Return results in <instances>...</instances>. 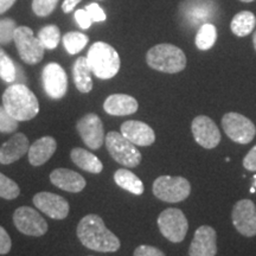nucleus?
I'll return each instance as SVG.
<instances>
[{
    "mask_svg": "<svg viewBox=\"0 0 256 256\" xmlns=\"http://www.w3.org/2000/svg\"><path fill=\"white\" fill-rule=\"evenodd\" d=\"M254 192H255V188H250V194H254Z\"/></svg>",
    "mask_w": 256,
    "mask_h": 256,
    "instance_id": "obj_45",
    "label": "nucleus"
},
{
    "mask_svg": "<svg viewBox=\"0 0 256 256\" xmlns=\"http://www.w3.org/2000/svg\"><path fill=\"white\" fill-rule=\"evenodd\" d=\"M2 106L17 121L32 120L40 113L36 95L24 83H16L6 89L2 94Z\"/></svg>",
    "mask_w": 256,
    "mask_h": 256,
    "instance_id": "obj_2",
    "label": "nucleus"
},
{
    "mask_svg": "<svg viewBox=\"0 0 256 256\" xmlns=\"http://www.w3.org/2000/svg\"><path fill=\"white\" fill-rule=\"evenodd\" d=\"M147 64L162 72H180L186 66V57L183 50L172 44H158L148 50Z\"/></svg>",
    "mask_w": 256,
    "mask_h": 256,
    "instance_id": "obj_4",
    "label": "nucleus"
},
{
    "mask_svg": "<svg viewBox=\"0 0 256 256\" xmlns=\"http://www.w3.org/2000/svg\"><path fill=\"white\" fill-rule=\"evenodd\" d=\"M252 42H254V46H255V50H256V32L254 34V37H252Z\"/></svg>",
    "mask_w": 256,
    "mask_h": 256,
    "instance_id": "obj_42",
    "label": "nucleus"
},
{
    "mask_svg": "<svg viewBox=\"0 0 256 256\" xmlns=\"http://www.w3.org/2000/svg\"><path fill=\"white\" fill-rule=\"evenodd\" d=\"M217 40V30L215 25L206 23L200 28L196 36V46L200 50H209L215 46Z\"/></svg>",
    "mask_w": 256,
    "mask_h": 256,
    "instance_id": "obj_27",
    "label": "nucleus"
},
{
    "mask_svg": "<svg viewBox=\"0 0 256 256\" xmlns=\"http://www.w3.org/2000/svg\"><path fill=\"white\" fill-rule=\"evenodd\" d=\"M121 134L138 146H150L156 142L154 130L142 121L128 120L121 124Z\"/></svg>",
    "mask_w": 256,
    "mask_h": 256,
    "instance_id": "obj_17",
    "label": "nucleus"
},
{
    "mask_svg": "<svg viewBox=\"0 0 256 256\" xmlns=\"http://www.w3.org/2000/svg\"><path fill=\"white\" fill-rule=\"evenodd\" d=\"M16 28L17 25L14 19H0V44H8L14 40Z\"/></svg>",
    "mask_w": 256,
    "mask_h": 256,
    "instance_id": "obj_32",
    "label": "nucleus"
},
{
    "mask_svg": "<svg viewBox=\"0 0 256 256\" xmlns=\"http://www.w3.org/2000/svg\"><path fill=\"white\" fill-rule=\"evenodd\" d=\"M58 0H34L32 10L40 17H46L56 8Z\"/></svg>",
    "mask_w": 256,
    "mask_h": 256,
    "instance_id": "obj_34",
    "label": "nucleus"
},
{
    "mask_svg": "<svg viewBox=\"0 0 256 256\" xmlns=\"http://www.w3.org/2000/svg\"><path fill=\"white\" fill-rule=\"evenodd\" d=\"M70 158H72L74 164H76L80 168L84 170L89 174H98L104 170L101 160L84 148H80V147L72 148L70 152Z\"/></svg>",
    "mask_w": 256,
    "mask_h": 256,
    "instance_id": "obj_23",
    "label": "nucleus"
},
{
    "mask_svg": "<svg viewBox=\"0 0 256 256\" xmlns=\"http://www.w3.org/2000/svg\"><path fill=\"white\" fill-rule=\"evenodd\" d=\"M76 130L82 142L90 150H98L104 145V130L100 118L94 113H89L78 121Z\"/></svg>",
    "mask_w": 256,
    "mask_h": 256,
    "instance_id": "obj_11",
    "label": "nucleus"
},
{
    "mask_svg": "<svg viewBox=\"0 0 256 256\" xmlns=\"http://www.w3.org/2000/svg\"><path fill=\"white\" fill-rule=\"evenodd\" d=\"M38 38L42 42L46 49L52 50L57 48L60 40V28L56 25H48L44 26L38 34Z\"/></svg>",
    "mask_w": 256,
    "mask_h": 256,
    "instance_id": "obj_30",
    "label": "nucleus"
},
{
    "mask_svg": "<svg viewBox=\"0 0 256 256\" xmlns=\"http://www.w3.org/2000/svg\"><path fill=\"white\" fill-rule=\"evenodd\" d=\"M19 194H20V188L18 184L0 172V197L11 200L17 198Z\"/></svg>",
    "mask_w": 256,
    "mask_h": 256,
    "instance_id": "obj_31",
    "label": "nucleus"
},
{
    "mask_svg": "<svg viewBox=\"0 0 256 256\" xmlns=\"http://www.w3.org/2000/svg\"><path fill=\"white\" fill-rule=\"evenodd\" d=\"M241 2H254V0H241Z\"/></svg>",
    "mask_w": 256,
    "mask_h": 256,
    "instance_id": "obj_43",
    "label": "nucleus"
},
{
    "mask_svg": "<svg viewBox=\"0 0 256 256\" xmlns=\"http://www.w3.org/2000/svg\"><path fill=\"white\" fill-rule=\"evenodd\" d=\"M217 254V234L209 226H202L194 232L188 249L190 256H215Z\"/></svg>",
    "mask_w": 256,
    "mask_h": 256,
    "instance_id": "obj_16",
    "label": "nucleus"
},
{
    "mask_svg": "<svg viewBox=\"0 0 256 256\" xmlns=\"http://www.w3.org/2000/svg\"><path fill=\"white\" fill-rule=\"evenodd\" d=\"M30 144L24 133H17L0 147V164L10 165L28 152Z\"/></svg>",
    "mask_w": 256,
    "mask_h": 256,
    "instance_id": "obj_18",
    "label": "nucleus"
},
{
    "mask_svg": "<svg viewBox=\"0 0 256 256\" xmlns=\"http://www.w3.org/2000/svg\"><path fill=\"white\" fill-rule=\"evenodd\" d=\"M255 14L249 11H242L232 18L230 28H232L234 34H236L238 37H246L249 34H252V30L255 28Z\"/></svg>",
    "mask_w": 256,
    "mask_h": 256,
    "instance_id": "obj_26",
    "label": "nucleus"
},
{
    "mask_svg": "<svg viewBox=\"0 0 256 256\" xmlns=\"http://www.w3.org/2000/svg\"><path fill=\"white\" fill-rule=\"evenodd\" d=\"M254 179H255V182H254V184H252V188H256V176L254 177Z\"/></svg>",
    "mask_w": 256,
    "mask_h": 256,
    "instance_id": "obj_44",
    "label": "nucleus"
},
{
    "mask_svg": "<svg viewBox=\"0 0 256 256\" xmlns=\"http://www.w3.org/2000/svg\"><path fill=\"white\" fill-rule=\"evenodd\" d=\"M104 142L112 158L119 164L126 168H136L142 162V153L121 133L110 132L106 136Z\"/></svg>",
    "mask_w": 256,
    "mask_h": 256,
    "instance_id": "obj_5",
    "label": "nucleus"
},
{
    "mask_svg": "<svg viewBox=\"0 0 256 256\" xmlns=\"http://www.w3.org/2000/svg\"><path fill=\"white\" fill-rule=\"evenodd\" d=\"M191 192V185L183 177L162 176L153 183V194L160 200L168 203H179L186 200Z\"/></svg>",
    "mask_w": 256,
    "mask_h": 256,
    "instance_id": "obj_6",
    "label": "nucleus"
},
{
    "mask_svg": "<svg viewBox=\"0 0 256 256\" xmlns=\"http://www.w3.org/2000/svg\"><path fill=\"white\" fill-rule=\"evenodd\" d=\"M182 11L188 22L194 25L209 23L216 11V6L211 0H188L182 5Z\"/></svg>",
    "mask_w": 256,
    "mask_h": 256,
    "instance_id": "obj_19",
    "label": "nucleus"
},
{
    "mask_svg": "<svg viewBox=\"0 0 256 256\" xmlns=\"http://www.w3.org/2000/svg\"><path fill=\"white\" fill-rule=\"evenodd\" d=\"M14 226L24 235L40 238L48 232L46 220L30 206H20L14 214Z\"/></svg>",
    "mask_w": 256,
    "mask_h": 256,
    "instance_id": "obj_10",
    "label": "nucleus"
},
{
    "mask_svg": "<svg viewBox=\"0 0 256 256\" xmlns=\"http://www.w3.org/2000/svg\"><path fill=\"white\" fill-rule=\"evenodd\" d=\"M158 226L162 236L174 243L183 241L188 230V223L184 212L176 208H170L160 214Z\"/></svg>",
    "mask_w": 256,
    "mask_h": 256,
    "instance_id": "obj_8",
    "label": "nucleus"
},
{
    "mask_svg": "<svg viewBox=\"0 0 256 256\" xmlns=\"http://www.w3.org/2000/svg\"><path fill=\"white\" fill-rule=\"evenodd\" d=\"M86 11L88 12L89 17L92 18V22L95 23H98V22H104L106 20V14L104 11L100 8V5L96 4V2H92V4H89L86 6Z\"/></svg>",
    "mask_w": 256,
    "mask_h": 256,
    "instance_id": "obj_35",
    "label": "nucleus"
},
{
    "mask_svg": "<svg viewBox=\"0 0 256 256\" xmlns=\"http://www.w3.org/2000/svg\"><path fill=\"white\" fill-rule=\"evenodd\" d=\"M74 18H75L76 23L80 25V28H84V30H87V28H90L92 24V18L89 17L88 12L86 11V8L78 10V11L75 12V16H74Z\"/></svg>",
    "mask_w": 256,
    "mask_h": 256,
    "instance_id": "obj_36",
    "label": "nucleus"
},
{
    "mask_svg": "<svg viewBox=\"0 0 256 256\" xmlns=\"http://www.w3.org/2000/svg\"><path fill=\"white\" fill-rule=\"evenodd\" d=\"M87 60L92 72L101 80L113 78L120 70L118 51L104 42H96L88 51Z\"/></svg>",
    "mask_w": 256,
    "mask_h": 256,
    "instance_id": "obj_3",
    "label": "nucleus"
},
{
    "mask_svg": "<svg viewBox=\"0 0 256 256\" xmlns=\"http://www.w3.org/2000/svg\"><path fill=\"white\" fill-rule=\"evenodd\" d=\"M34 204L38 210L54 220H64L69 214L68 200L52 192H38L34 197Z\"/></svg>",
    "mask_w": 256,
    "mask_h": 256,
    "instance_id": "obj_15",
    "label": "nucleus"
},
{
    "mask_svg": "<svg viewBox=\"0 0 256 256\" xmlns=\"http://www.w3.org/2000/svg\"><path fill=\"white\" fill-rule=\"evenodd\" d=\"M12 248V241L8 232L0 226V255L8 254Z\"/></svg>",
    "mask_w": 256,
    "mask_h": 256,
    "instance_id": "obj_37",
    "label": "nucleus"
},
{
    "mask_svg": "<svg viewBox=\"0 0 256 256\" xmlns=\"http://www.w3.org/2000/svg\"><path fill=\"white\" fill-rule=\"evenodd\" d=\"M57 142L52 136H43L34 142L28 148V162L32 166H42L56 152Z\"/></svg>",
    "mask_w": 256,
    "mask_h": 256,
    "instance_id": "obj_22",
    "label": "nucleus"
},
{
    "mask_svg": "<svg viewBox=\"0 0 256 256\" xmlns=\"http://www.w3.org/2000/svg\"><path fill=\"white\" fill-rule=\"evenodd\" d=\"M88 40L89 38L87 34H81V32H68L63 37L64 48L70 55H75L83 50V48L88 44Z\"/></svg>",
    "mask_w": 256,
    "mask_h": 256,
    "instance_id": "obj_28",
    "label": "nucleus"
},
{
    "mask_svg": "<svg viewBox=\"0 0 256 256\" xmlns=\"http://www.w3.org/2000/svg\"><path fill=\"white\" fill-rule=\"evenodd\" d=\"M17 69L11 57L0 48V78L8 83L14 82L17 78Z\"/></svg>",
    "mask_w": 256,
    "mask_h": 256,
    "instance_id": "obj_29",
    "label": "nucleus"
},
{
    "mask_svg": "<svg viewBox=\"0 0 256 256\" xmlns=\"http://www.w3.org/2000/svg\"><path fill=\"white\" fill-rule=\"evenodd\" d=\"M138 101L133 96L126 94H113L106 98L104 110L106 113L113 116H126L134 114L138 110Z\"/></svg>",
    "mask_w": 256,
    "mask_h": 256,
    "instance_id": "obj_21",
    "label": "nucleus"
},
{
    "mask_svg": "<svg viewBox=\"0 0 256 256\" xmlns=\"http://www.w3.org/2000/svg\"><path fill=\"white\" fill-rule=\"evenodd\" d=\"M134 256H166L160 249L152 247V246H139L134 250Z\"/></svg>",
    "mask_w": 256,
    "mask_h": 256,
    "instance_id": "obj_38",
    "label": "nucleus"
},
{
    "mask_svg": "<svg viewBox=\"0 0 256 256\" xmlns=\"http://www.w3.org/2000/svg\"><path fill=\"white\" fill-rule=\"evenodd\" d=\"M78 238L86 248L98 252H115L120 249V240L115 236L107 226L100 216L90 215L84 216L80 220Z\"/></svg>",
    "mask_w": 256,
    "mask_h": 256,
    "instance_id": "obj_1",
    "label": "nucleus"
},
{
    "mask_svg": "<svg viewBox=\"0 0 256 256\" xmlns=\"http://www.w3.org/2000/svg\"><path fill=\"white\" fill-rule=\"evenodd\" d=\"M14 2L16 0H0V14H4L8 8H11Z\"/></svg>",
    "mask_w": 256,
    "mask_h": 256,
    "instance_id": "obj_41",
    "label": "nucleus"
},
{
    "mask_svg": "<svg viewBox=\"0 0 256 256\" xmlns=\"http://www.w3.org/2000/svg\"><path fill=\"white\" fill-rule=\"evenodd\" d=\"M14 40L19 56L25 63L34 66L43 60L46 48L42 44L40 38L34 37V31L30 28L18 26L16 28Z\"/></svg>",
    "mask_w": 256,
    "mask_h": 256,
    "instance_id": "obj_7",
    "label": "nucleus"
},
{
    "mask_svg": "<svg viewBox=\"0 0 256 256\" xmlns=\"http://www.w3.org/2000/svg\"><path fill=\"white\" fill-rule=\"evenodd\" d=\"M222 126L232 142L242 145L250 142L256 134V127L252 120L238 113H226L222 119Z\"/></svg>",
    "mask_w": 256,
    "mask_h": 256,
    "instance_id": "obj_9",
    "label": "nucleus"
},
{
    "mask_svg": "<svg viewBox=\"0 0 256 256\" xmlns=\"http://www.w3.org/2000/svg\"><path fill=\"white\" fill-rule=\"evenodd\" d=\"M243 166L249 171H256V145L244 156Z\"/></svg>",
    "mask_w": 256,
    "mask_h": 256,
    "instance_id": "obj_39",
    "label": "nucleus"
},
{
    "mask_svg": "<svg viewBox=\"0 0 256 256\" xmlns=\"http://www.w3.org/2000/svg\"><path fill=\"white\" fill-rule=\"evenodd\" d=\"M44 90L49 98L60 100L68 90V78L64 69L57 63H49L42 72Z\"/></svg>",
    "mask_w": 256,
    "mask_h": 256,
    "instance_id": "obj_13",
    "label": "nucleus"
},
{
    "mask_svg": "<svg viewBox=\"0 0 256 256\" xmlns=\"http://www.w3.org/2000/svg\"><path fill=\"white\" fill-rule=\"evenodd\" d=\"M50 182L60 190L72 194L81 192L86 188V179L69 168H56L50 174Z\"/></svg>",
    "mask_w": 256,
    "mask_h": 256,
    "instance_id": "obj_20",
    "label": "nucleus"
},
{
    "mask_svg": "<svg viewBox=\"0 0 256 256\" xmlns=\"http://www.w3.org/2000/svg\"><path fill=\"white\" fill-rule=\"evenodd\" d=\"M114 180L121 188L130 192V194H136V196L144 194V184L142 179L126 168L118 170L114 174Z\"/></svg>",
    "mask_w": 256,
    "mask_h": 256,
    "instance_id": "obj_25",
    "label": "nucleus"
},
{
    "mask_svg": "<svg viewBox=\"0 0 256 256\" xmlns=\"http://www.w3.org/2000/svg\"><path fill=\"white\" fill-rule=\"evenodd\" d=\"M18 122L6 112L4 106H0V133H14L18 128Z\"/></svg>",
    "mask_w": 256,
    "mask_h": 256,
    "instance_id": "obj_33",
    "label": "nucleus"
},
{
    "mask_svg": "<svg viewBox=\"0 0 256 256\" xmlns=\"http://www.w3.org/2000/svg\"><path fill=\"white\" fill-rule=\"evenodd\" d=\"M80 2H81V0H64L62 4V10L64 14H69L72 10H75Z\"/></svg>",
    "mask_w": 256,
    "mask_h": 256,
    "instance_id": "obj_40",
    "label": "nucleus"
},
{
    "mask_svg": "<svg viewBox=\"0 0 256 256\" xmlns=\"http://www.w3.org/2000/svg\"><path fill=\"white\" fill-rule=\"evenodd\" d=\"M232 224L243 236L252 238L256 235V206L250 200H241L234 206Z\"/></svg>",
    "mask_w": 256,
    "mask_h": 256,
    "instance_id": "obj_12",
    "label": "nucleus"
},
{
    "mask_svg": "<svg viewBox=\"0 0 256 256\" xmlns=\"http://www.w3.org/2000/svg\"><path fill=\"white\" fill-rule=\"evenodd\" d=\"M72 76L76 88L83 94L92 92V69L89 66L87 57H78L72 66Z\"/></svg>",
    "mask_w": 256,
    "mask_h": 256,
    "instance_id": "obj_24",
    "label": "nucleus"
},
{
    "mask_svg": "<svg viewBox=\"0 0 256 256\" xmlns=\"http://www.w3.org/2000/svg\"><path fill=\"white\" fill-rule=\"evenodd\" d=\"M192 134L198 145L204 148H215L220 142V132L217 124L206 115L196 116L191 124Z\"/></svg>",
    "mask_w": 256,
    "mask_h": 256,
    "instance_id": "obj_14",
    "label": "nucleus"
}]
</instances>
